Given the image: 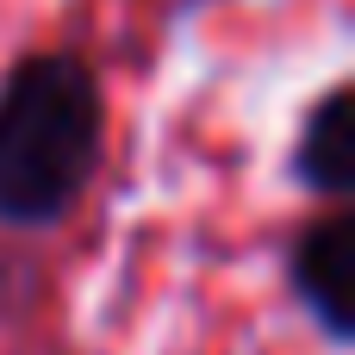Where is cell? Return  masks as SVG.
<instances>
[{"instance_id":"6da1fadb","label":"cell","mask_w":355,"mask_h":355,"mask_svg":"<svg viewBox=\"0 0 355 355\" xmlns=\"http://www.w3.org/2000/svg\"><path fill=\"white\" fill-rule=\"evenodd\" d=\"M100 162V87L75 56H25L0 81V218L56 225Z\"/></svg>"},{"instance_id":"7a4b0ae2","label":"cell","mask_w":355,"mask_h":355,"mask_svg":"<svg viewBox=\"0 0 355 355\" xmlns=\"http://www.w3.org/2000/svg\"><path fill=\"white\" fill-rule=\"evenodd\" d=\"M349 256H355V231H349V218L337 212V218L306 225V231L293 237V262H287L300 306L324 324V337H331V343H349V337H355V312H349Z\"/></svg>"},{"instance_id":"3957f363","label":"cell","mask_w":355,"mask_h":355,"mask_svg":"<svg viewBox=\"0 0 355 355\" xmlns=\"http://www.w3.org/2000/svg\"><path fill=\"white\" fill-rule=\"evenodd\" d=\"M293 168H300V181L312 193H331V200H343L355 187V94L349 87H331L312 106V119L300 131Z\"/></svg>"}]
</instances>
